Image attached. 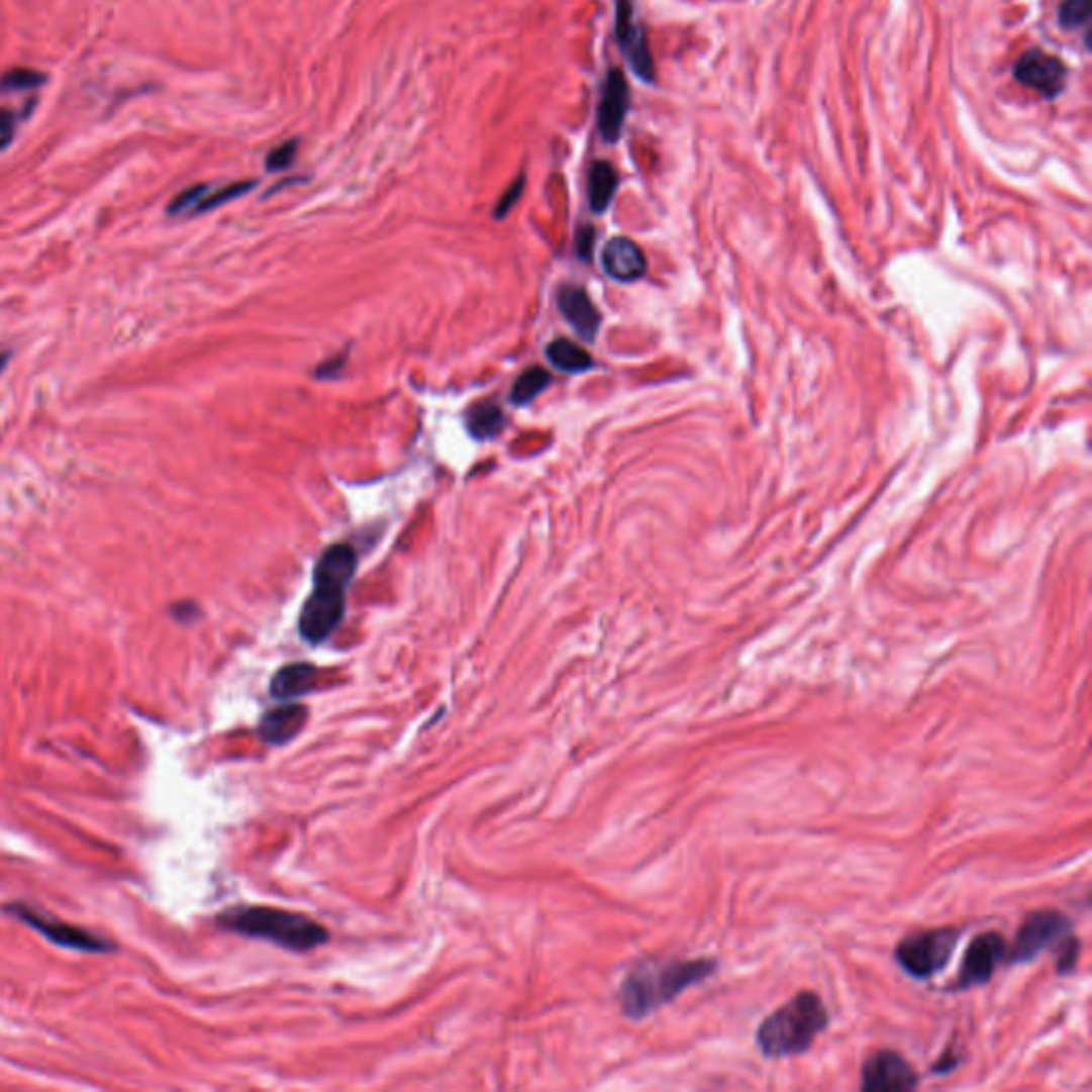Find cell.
I'll return each mask as SVG.
<instances>
[{
  "mask_svg": "<svg viewBox=\"0 0 1092 1092\" xmlns=\"http://www.w3.org/2000/svg\"><path fill=\"white\" fill-rule=\"evenodd\" d=\"M558 305L564 318L574 327V331L587 341L596 339V333L600 331V324H602V316L581 286H572V284L562 286V289L558 291Z\"/></svg>",
  "mask_w": 1092,
  "mask_h": 1092,
  "instance_id": "obj_13",
  "label": "cell"
},
{
  "mask_svg": "<svg viewBox=\"0 0 1092 1092\" xmlns=\"http://www.w3.org/2000/svg\"><path fill=\"white\" fill-rule=\"evenodd\" d=\"M547 359L555 370H560L564 374H583L593 368L591 355L585 353L579 343H574L566 337H560L549 343Z\"/></svg>",
  "mask_w": 1092,
  "mask_h": 1092,
  "instance_id": "obj_18",
  "label": "cell"
},
{
  "mask_svg": "<svg viewBox=\"0 0 1092 1092\" xmlns=\"http://www.w3.org/2000/svg\"><path fill=\"white\" fill-rule=\"evenodd\" d=\"M207 190H209L207 184H197V186H190V188L182 190V193L169 203V214L178 216V214H184V212H193V209L199 205V201L205 197Z\"/></svg>",
  "mask_w": 1092,
  "mask_h": 1092,
  "instance_id": "obj_24",
  "label": "cell"
},
{
  "mask_svg": "<svg viewBox=\"0 0 1092 1092\" xmlns=\"http://www.w3.org/2000/svg\"><path fill=\"white\" fill-rule=\"evenodd\" d=\"M320 670L312 664H291L280 668L272 679V696L278 700H293L314 692L318 687Z\"/></svg>",
  "mask_w": 1092,
  "mask_h": 1092,
  "instance_id": "obj_16",
  "label": "cell"
},
{
  "mask_svg": "<svg viewBox=\"0 0 1092 1092\" xmlns=\"http://www.w3.org/2000/svg\"><path fill=\"white\" fill-rule=\"evenodd\" d=\"M297 145H299L297 139H291V141H286V143L278 145V147L272 152V155L267 157V169H270V171H284V169H289V167L295 163Z\"/></svg>",
  "mask_w": 1092,
  "mask_h": 1092,
  "instance_id": "obj_25",
  "label": "cell"
},
{
  "mask_svg": "<svg viewBox=\"0 0 1092 1092\" xmlns=\"http://www.w3.org/2000/svg\"><path fill=\"white\" fill-rule=\"evenodd\" d=\"M45 73H39L28 67H15L0 75V94L5 92H17V90H32L41 88L45 84Z\"/></svg>",
  "mask_w": 1092,
  "mask_h": 1092,
  "instance_id": "obj_21",
  "label": "cell"
},
{
  "mask_svg": "<svg viewBox=\"0 0 1092 1092\" xmlns=\"http://www.w3.org/2000/svg\"><path fill=\"white\" fill-rule=\"evenodd\" d=\"M828 1026V1011L815 992H798L758 1028V1048L769 1059L798 1057L807 1052L817 1034Z\"/></svg>",
  "mask_w": 1092,
  "mask_h": 1092,
  "instance_id": "obj_3",
  "label": "cell"
},
{
  "mask_svg": "<svg viewBox=\"0 0 1092 1092\" xmlns=\"http://www.w3.org/2000/svg\"><path fill=\"white\" fill-rule=\"evenodd\" d=\"M1071 934V919L1057 909H1039L1024 917L1007 952V963H1030L1044 950L1063 944Z\"/></svg>",
  "mask_w": 1092,
  "mask_h": 1092,
  "instance_id": "obj_6",
  "label": "cell"
},
{
  "mask_svg": "<svg viewBox=\"0 0 1092 1092\" xmlns=\"http://www.w3.org/2000/svg\"><path fill=\"white\" fill-rule=\"evenodd\" d=\"M717 969L715 961H649L627 973L619 988L621 1011L631 1020H642L664 1005L673 1003L689 986L708 980Z\"/></svg>",
  "mask_w": 1092,
  "mask_h": 1092,
  "instance_id": "obj_1",
  "label": "cell"
},
{
  "mask_svg": "<svg viewBox=\"0 0 1092 1092\" xmlns=\"http://www.w3.org/2000/svg\"><path fill=\"white\" fill-rule=\"evenodd\" d=\"M958 938H961V928L954 926L909 934L896 948V963L911 977L928 980L950 965Z\"/></svg>",
  "mask_w": 1092,
  "mask_h": 1092,
  "instance_id": "obj_5",
  "label": "cell"
},
{
  "mask_svg": "<svg viewBox=\"0 0 1092 1092\" xmlns=\"http://www.w3.org/2000/svg\"><path fill=\"white\" fill-rule=\"evenodd\" d=\"M7 361H9V357H7V355H0V372H3V370H5V366H7Z\"/></svg>",
  "mask_w": 1092,
  "mask_h": 1092,
  "instance_id": "obj_30",
  "label": "cell"
},
{
  "mask_svg": "<svg viewBox=\"0 0 1092 1092\" xmlns=\"http://www.w3.org/2000/svg\"><path fill=\"white\" fill-rule=\"evenodd\" d=\"M593 237H596V233H593L591 226H583L581 231L577 233V253L581 259L589 261L591 259V253H593Z\"/></svg>",
  "mask_w": 1092,
  "mask_h": 1092,
  "instance_id": "obj_29",
  "label": "cell"
},
{
  "mask_svg": "<svg viewBox=\"0 0 1092 1092\" xmlns=\"http://www.w3.org/2000/svg\"><path fill=\"white\" fill-rule=\"evenodd\" d=\"M629 109V86L619 69H610L598 107V128L606 143H617Z\"/></svg>",
  "mask_w": 1092,
  "mask_h": 1092,
  "instance_id": "obj_12",
  "label": "cell"
},
{
  "mask_svg": "<svg viewBox=\"0 0 1092 1092\" xmlns=\"http://www.w3.org/2000/svg\"><path fill=\"white\" fill-rule=\"evenodd\" d=\"M619 176L615 167L606 161L593 163L589 169V205L593 214H604L617 193Z\"/></svg>",
  "mask_w": 1092,
  "mask_h": 1092,
  "instance_id": "obj_17",
  "label": "cell"
},
{
  "mask_svg": "<svg viewBox=\"0 0 1092 1092\" xmlns=\"http://www.w3.org/2000/svg\"><path fill=\"white\" fill-rule=\"evenodd\" d=\"M523 186H525V178L521 176L519 180H516V182L506 190L504 197L500 199V203H497V207H495V218H497V220L504 218V216H508V212L516 205V201L521 199V195H523Z\"/></svg>",
  "mask_w": 1092,
  "mask_h": 1092,
  "instance_id": "obj_27",
  "label": "cell"
},
{
  "mask_svg": "<svg viewBox=\"0 0 1092 1092\" xmlns=\"http://www.w3.org/2000/svg\"><path fill=\"white\" fill-rule=\"evenodd\" d=\"M218 924L245 936L272 941L291 952H310L329 941V930L303 913L276 907H235L218 917Z\"/></svg>",
  "mask_w": 1092,
  "mask_h": 1092,
  "instance_id": "obj_4",
  "label": "cell"
},
{
  "mask_svg": "<svg viewBox=\"0 0 1092 1092\" xmlns=\"http://www.w3.org/2000/svg\"><path fill=\"white\" fill-rule=\"evenodd\" d=\"M15 126H17L15 113L0 107V150L7 147L11 143V139L15 135Z\"/></svg>",
  "mask_w": 1092,
  "mask_h": 1092,
  "instance_id": "obj_28",
  "label": "cell"
},
{
  "mask_svg": "<svg viewBox=\"0 0 1092 1092\" xmlns=\"http://www.w3.org/2000/svg\"><path fill=\"white\" fill-rule=\"evenodd\" d=\"M1059 954H1061V956H1059V965H1057V969H1059L1063 975H1067L1073 967H1076V963H1078V954H1080V944H1078V938H1073V936L1069 934V936L1065 938V941H1063Z\"/></svg>",
  "mask_w": 1092,
  "mask_h": 1092,
  "instance_id": "obj_26",
  "label": "cell"
},
{
  "mask_svg": "<svg viewBox=\"0 0 1092 1092\" xmlns=\"http://www.w3.org/2000/svg\"><path fill=\"white\" fill-rule=\"evenodd\" d=\"M357 572V555L349 544H333L320 555L314 568V589L299 615L303 640L320 644L339 627L346 615V593Z\"/></svg>",
  "mask_w": 1092,
  "mask_h": 1092,
  "instance_id": "obj_2",
  "label": "cell"
},
{
  "mask_svg": "<svg viewBox=\"0 0 1092 1092\" xmlns=\"http://www.w3.org/2000/svg\"><path fill=\"white\" fill-rule=\"evenodd\" d=\"M308 708L297 702H284L267 711L259 723V736L267 744H286L301 734L308 723Z\"/></svg>",
  "mask_w": 1092,
  "mask_h": 1092,
  "instance_id": "obj_14",
  "label": "cell"
},
{
  "mask_svg": "<svg viewBox=\"0 0 1092 1092\" xmlns=\"http://www.w3.org/2000/svg\"><path fill=\"white\" fill-rule=\"evenodd\" d=\"M604 272L617 282H634L647 274V259L627 237H612L602 253Z\"/></svg>",
  "mask_w": 1092,
  "mask_h": 1092,
  "instance_id": "obj_15",
  "label": "cell"
},
{
  "mask_svg": "<svg viewBox=\"0 0 1092 1092\" xmlns=\"http://www.w3.org/2000/svg\"><path fill=\"white\" fill-rule=\"evenodd\" d=\"M1090 20V0H1063L1059 9V24L1065 30H1078Z\"/></svg>",
  "mask_w": 1092,
  "mask_h": 1092,
  "instance_id": "obj_23",
  "label": "cell"
},
{
  "mask_svg": "<svg viewBox=\"0 0 1092 1092\" xmlns=\"http://www.w3.org/2000/svg\"><path fill=\"white\" fill-rule=\"evenodd\" d=\"M919 1084L915 1069L903 1054L894 1050H879L862 1069L865 1090H913Z\"/></svg>",
  "mask_w": 1092,
  "mask_h": 1092,
  "instance_id": "obj_11",
  "label": "cell"
},
{
  "mask_svg": "<svg viewBox=\"0 0 1092 1092\" xmlns=\"http://www.w3.org/2000/svg\"><path fill=\"white\" fill-rule=\"evenodd\" d=\"M506 425L502 408L493 401H481L468 412V429L476 439H491Z\"/></svg>",
  "mask_w": 1092,
  "mask_h": 1092,
  "instance_id": "obj_19",
  "label": "cell"
},
{
  "mask_svg": "<svg viewBox=\"0 0 1092 1092\" xmlns=\"http://www.w3.org/2000/svg\"><path fill=\"white\" fill-rule=\"evenodd\" d=\"M1013 78L1022 86L1039 92L1044 99L1052 101L1065 92L1069 71L1057 56L1032 47L1024 52L1013 67Z\"/></svg>",
  "mask_w": 1092,
  "mask_h": 1092,
  "instance_id": "obj_9",
  "label": "cell"
},
{
  "mask_svg": "<svg viewBox=\"0 0 1092 1092\" xmlns=\"http://www.w3.org/2000/svg\"><path fill=\"white\" fill-rule=\"evenodd\" d=\"M615 34L631 71H634L642 82L654 84L656 63L649 49L647 32L642 24L634 20V5H631V0H615Z\"/></svg>",
  "mask_w": 1092,
  "mask_h": 1092,
  "instance_id": "obj_10",
  "label": "cell"
},
{
  "mask_svg": "<svg viewBox=\"0 0 1092 1092\" xmlns=\"http://www.w3.org/2000/svg\"><path fill=\"white\" fill-rule=\"evenodd\" d=\"M551 382V374L542 368H529L516 378L514 387L510 391V399L514 406H527L533 397H538Z\"/></svg>",
  "mask_w": 1092,
  "mask_h": 1092,
  "instance_id": "obj_20",
  "label": "cell"
},
{
  "mask_svg": "<svg viewBox=\"0 0 1092 1092\" xmlns=\"http://www.w3.org/2000/svg\"><path fill=\"white\" fill-rule=\"evenodd\" d=\"M257 186V182H237V184H228L224 188H218L214 190V193H205V197L199 201V205L193 209V214H203V212H209V209H216L228 201L233 199H239L241 195L251 193V190Z\"/></svg>",
  "mask_w": 1092,
  "mask_h": 1092,
  "instance_id": "obj_22",
  "label": "cell"
},
{
  "mask_svg": "<svg viewBox=\"0 0 1092 1092\" xmlns=\"http://www.w3.org/2000/svg\"><path fill=\"white\" fill-rule=\"evenodd\" d=\"M7 911L20 919V922L32 926L34 930H39L43 936H47L52 944L61 946V948H67V950H78V952H90V954H101V952H109V950H116V946L107 944L105 936H99L94 934L86 928H80V926H73V924H63L61 919L56 917H49V915H43L39 911H34L26 905H11L7 907Z\"/></svg>",
  "mask_w": 1092,
  "mask_h": 1092,
  "instance_id": "obj_7",
  "label": "cell"
},
{
  "mask_svg": "<svg viewBox=\"0 0 1092 1092\" xmlns=\"http://www.w3.org/2000/svg\"><path fill=\"white\" fill-rule=\"evenodd\" d=\"M1009 946L999 932H982L969 944L961 973H958V990H967L973 986H982L992 980L994 971L1007 963Z\"/></svg>",
  "mask_w": 1092,
  "mask_h": 1092,
  "instance_id": "obj_8",
  "label": "cell"
}]
</instances>
